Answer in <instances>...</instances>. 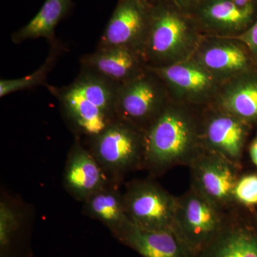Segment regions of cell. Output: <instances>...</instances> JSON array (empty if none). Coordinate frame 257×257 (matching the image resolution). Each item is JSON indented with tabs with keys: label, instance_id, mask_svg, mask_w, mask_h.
<instances>
[{
	"label": "cell",
	"instance_id": "obj_16",
	"mask_svg": "<svg viewBox=\"0 0 257 257\" xmlns=\"http://www.w3.org/2000/svg\"><path fill=\"white\" fill-rule=\"evenodd\" d=\"M116 236L143 257H196L175 229H147L132 223Z\"/></svg>",
	"mask_w": 257,
	"mask_h": 257
},
{
	"label": "cell",
	"instance_id": "obj_10",
	"mask_svg": "<svg viewBox=\"0 0 257 257\" xmlns=\"http://www.w3.org/2000/svg\"><path fill=\"white\" fill-rule=\"evenodd\" d=\"M189 167L192 187L209 202L223 211L234 204V187L239 178L238 167L204 149Z\"/></svg>",
	"mask_w": 257,
	"mask_h": 257
},
{
	"label": "cell",
	"instance_id": "obj_8",
	"mask_svg": "<svg viewBox=\"0 0 257 257\" xmlns=\"http://www.w3.org/2000/svg\"><path fill=\"white\" fill-rule=\"evenodd\" d=\"M147 68L163 81L172 100L186 105L212 104L221 85L193 58L167 67Z\"/></svg>",
	"mask_w": 257,
	"mask_h": 257
},
{
	"label": "cell",
	"instance_id": "obj_28",
	"mask_svg": "<svg viewBox=\"0 0 257 257\" xmlns=\"http://www.w3.org/2000/svg\"><path fill=\"white\" fill-rule=\"evenodd\" d=\"M144 1H146L147 3H150V4L154 5L159 0H144Z\"/></svg>",
	"mask_w": 257,
	"mask_h": 257
},
{
	"label": "cell",
	"instance_id": "obj_3",
	"mask_svg": "<svg viewBox=\"0 0 257 257\" xmlns=\"http://www.w3.org/2000/svg\"><path fill=\"white\" fill-rule=\"evenodd\" d=\"M204 36L192 17L173 0H159L152 5L151 23L144 49L147 67H167L190 60Z\"/></svg>",
	"mask_w": 257,
	"mask_h": 257
},
{
	"label": "cell",
	"instance_id": "obj_13",
	"mask_svg": "<svg viewBox=\"0 0 257 257\" xmlns=\"http://www.w3.org/2000/svg\"><path fill=\"white\" fill-rule=\"evenodd\" d=\"M247 51L233 37L204 36L192 58L221 84L251 70Z\"/></svg>",
	"mask_w": 257,
	"mask_h": 257
},
{
	"label": "cell",
	"instance_id": "obj_26",
	"mask_svg": "<svg viewBox=\"0 0 257 257\" xmlns=\"http://www.w3.org/2000/svg\"><path fill=\"white\" fill-rule=\"evenodd\" d=\"M249 155L253 165L257 167V136L253 139L250 145Z\"/></svg>",
	"mask_w": 257,
	"mask_h": 257
},
{
	"label": "cell",
	"instance_id": "obj_20",
	"mask_svg": "<svg viewBox=\"0 0 257 257\" xmlns=\"http://www.w3.org/2000/svg\"><path fill=\"white\" fill-rule=\"evenodd\" d=\"M73 7V0H45L41 9L28 24L12 35L15 44L30 40L45 38L52 42L56 40L55 30L68 15Z\"/></svg>",
	"mask_w": 257,
	"mask_h": 257
},
{
	"label": "cell",
	"instance_id": "obj_27",
	"mask_svg": "<svg viewBox=\"0 0 257 257\" xmlns=\"http://www.w3.org/2000/svg\"><path fill=\"white\" fill-rule=\"evenodd\" d=\"M232 1L236 3L238 6L244 7L252 3V2H254L255 0H232Z\"/></svg>",
	"mask_w": 257,
	"mask_h": 257
},
{
	"label": "cell",
	"instance_id": "obj_15",
	"mask_svg": "<svg viewBox=\"0 0 257 257\" xmlns=\"http://www.w3.org/2000/svg\"><path fill=\"white\" fill-rule=\"evenodd\" d=\"M81 69L121 84L136 78L147 69L143 55L123 47H96L83 56Z\"/></svg>",
	"mask_w": 257,
	"mask_h": 257
},
{
	"label": "cell",
	"instance_id": "obj_22",
	"mask_svg": "<svg viewBox=\"0 0 257 257\" xmlns=\"http://www.w3.org/2000/svg\"><path fill=\"white\" fill-rule=\"evenodd\" d=\"M20 206L9 198L0 201V247L4 253L23 223L24 215Z\"/></svg>",
	"mask_w": 257,
	"mask_h": 257
},
{
	"label": "cell",
	"instance_id": "obj_24",
	"mask_svg": "<svg viewBox=\"0 0 257 257\" xmlns=\"http://www.w3.org/2000/svg\"><path fill=\"white\" fill-rule=\"evenodd\" d=\"M233 38L241 42L251 54L257 57V20L247 30Z\"/></svg>",
	"mask_w": 257,
	"mask_h": 257
},
{
	"label": "cell",
	"instance_id": "obj_23",
	"mask_svg": "<svg viewBox=\"0 0 257 257\" xmlns=\"http://www.w3.org/2000/svg\"><path fill=\"white\" fill-rule=\"evenodd\" d=\"M234 202L245 207L257 205V175L249 174L239 177L234 190Z\"/></svg>",
	"mask_w": 257,
	"mask_h": 257
},
{
	"label": "cell",
	"instance_id": "obj_12",
	"mask_svg": "<svg viewBox=\"0 0 257 257\" xmlns=\"http://www.w3.org/2000/svg\"><path fill=\"white\" fill-rule=\"evenodd\" d=\"M255 11V1L239 7L232 0H199L189 15L204 36L234 37L252 25Z\"/></svg>",
	"mask_w": 257,
	"mask_h": 257
},
{
	"label": "cell",
	"instance_id": "obj_25",
	"mask_svg": "<svg viewBox=\"0 0 257 257\" xmlns=\"http://www.w3.org/2000/svg\"><path fill=\"white\" fill-rule=\"evenodd\" d=\"M173 1L182 11L187 14L190 15L199 0H173Z\"/></svg>",
	"mask_w": 257,
	"mask_h": 257
},
{
	"label": "cell",
	"instance_id": "obj_9",
	"mask_svg": "<svg viewBox=\"0 0 257 257\" xmlns=\"http://www.w3.org/2000/svg\"><path fill=\"white\" fill-rule=\"evenodd\" d=\"M152 5L144 0H118L97 47H123L143 55Z\"/></svg>",
	"mask_w": 257,
	"mask_h": 257
},
{
	"label": "cell",
	"instance_id": "obj_2",
	"mask_svg": "<svg viewBox=\"0 0 257 257\" xmlns=\"http://www.w3.org/2000/svg\"><path fill=\"white\" fill-rule=\"evenodd\" d=\"M119 84L81 69L73 82L64 87H47L76 136L94 138L114 123Z\"/></svg>",
	"mask_w": 257,
	"mask_h": 257
},
{
	"label": "cell",
	"instance_id": "obj_11",
	"mask_svg": "<svg viewBox=\"0 0 257 257\" xmlns=\"http://www.w3.org/2000/svg\"><path fill=\"white\" fill-rule=\"evenodd\" d=\"M211 108L201 119L203 149L239 167L250 125L229 113Z\"/></svg>",
	"mask_w": 257,
	"mask_h": 257
},
{
	"label": "cell",
	"instance_id": "obj_1",
	"mask_svg": "<svg viewBox=\"0 0 257 257\" xmlns=\"http://www.w3.org/2000/svg\"><path fill=\"white\" fill-rule=\"evenodd\" d=\"M144 168L154 175L189 166L203 150L201 119L190 106L173 100L144 132Z\"/></svg>",
	"mask_w": 257,
	"mask_h": 257
},
{
	"label": "cell",
	"instance_id": "obj_19",
	"mask_svg": "<svg viewBox=\"0 0 257 257\" xmlns=\"http://www.w3.org/2000/svg\"><path fill=\"white\" fill-rule=\"evenodd\" d=\"M83 211L107 226L115 236L133 223L126 214L123 194L118 184L114 183L108 184L85 199Z\"/></svg>",
	"mask_w": 257,
	"mask_h": 257
},
{
	"label": "cell",
	"instance_id": "obj_29",
	"mask_svg": "<svg viewBox=\"0 0 257 257\" xmlns=\"http://www.w3.org/2000/svg\"><path fill=\"white\" fill-rule=\"evenodd\" d=\"M256 65H257V57H256Z\"/></svg>",
	"mask_w": 257,
	"mask_h": 257
},
{
	"label": "cell",
	"instance_id": "obj_7",
	"mask_svg": "<svg viewBox=\"0 0 257 257\" xmlns=\"http://www.w3.org/2000/svg\"><path fill=\"white\" fill-rule=\"evenodd\" d=\"M126 214L134 224L147 229H175L177 197L151 179L134 180L124 194Z\"/></svg>",
	"mask_w": 257,
	"mask_h": 257
},
{
	"label": "cell",
	"instance_id": "obj_17",
	"mask_svg": "<svg viewBox=\"0 0 257 257\" xmlns=\"http://www.w3.org/2000/svg\"><path fill=\"white\" fill-rule=\"evenodd\" d=\"M212 106L251 125L257 123V74L252 69L219 87Z\"/></svg>",
	"mask_w": 257,
	"mask_h": 257
},
{
	"label": "cell",
	"instance_id": "obj_6",
	"mask_svg": "<svg viewBox=\"0 0 257 257\" xmlns=\"http://www.w3.org/2000/svg\"><path fill=\"white\" fill-rule=\"evenodd\" d=\"M226 220L224 211L194 187L177 197L174 229L195 255L220 232Z\"/></svg>",
	"mask_w": 257,
	"mask_h": 257
},
{
	"label": "cell",
	"instance_id": "obj_14",
	"mask_svg": "<svg viewBox=\"0 0 257 257\" xmlns=\"http://www.w3.org/2000/svg\"><path fill=\"white\" fill-rule=\"evenodd\" d=\"M112 183L89 148L80 138L69 150L64 167L63 184L67 192L79 202H84L99 189Z\"/></svg>",
	"mask_w": 257,
	"mask_h": 257
},
{
	"label": "cell",
	"instance_id": "obj_21",
	"mask_svg": "<svg viewBox=\"0 0 257 257\" xmlns=\"http://www.w3.org/2000/svg\"><path fill=\"white\" fill-rule=\"evenodd\" d=\"M50 44L49 55L38 69L21 78L1 79L0 97H4L13 93L33 89L38 86L45 85L49 74L55 67L58 59L65 50V47L57 39Z\"/></svg>",
	"mask_w": 257,
	"mask_h": 257
},
{
	"label": "cell",
	"instance_id": "obj_18",
	"mask_svg": "<svg viewBox=\"0 0 257 257\" xmlns=\"http://www.w3.org/2000/svg\"><path fill=\"white\" fill-rule=\"evenodd\" d=\"M196 257H257V232L243 223L227 219L220 232Z\"/></svg>",
	"mask_w": 257,
	"mask_h": 257
},
{
	"label": "cell",
	"instance_id": "obj_4",
	"mask_svg": "<svg viewBox=\"0 0 257 257\" xmlns=\"http://www.w3.org/2000/svg\"><path fill=\"white\" fill-rule=\"evenodd\" d=\"M89 149L112 183L118 184L128 172L144 168V132L116 120L88 140Z\"/></svg>",
	"mask_w": 257,
	"mask_h": 257
},
{
	"label": "cell",
	"instance_id": "obj_5",
	"mask_svg": "<svg viewBox=\"0 0 257 257\" xmlns=\"http://www.w3.org/2000/svg\"><path fill=\"white\" fill-rule=\"evenodd\" d=\"M171 100L165 83L147 68L136 78L119 84L116 118L145 132Z\"/></svg>",
	"mask_w": 257,
	"mask_h": 257
}]
</instances>
